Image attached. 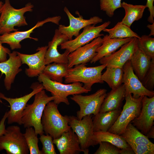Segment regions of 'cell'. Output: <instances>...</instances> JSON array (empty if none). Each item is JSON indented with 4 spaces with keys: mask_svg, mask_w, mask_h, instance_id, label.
I'll list each match as a JSON object with an SVG mask.
<instances>
[{
    "mask_svg": "<svg viewBox=\"0 0 154 154\" xmlns=\"http://www.w3.org/2000/svg\"><path fill=\"white\" fill-rule=\"evenodd\" d=\"M8 60L0 62V71L4 74V85L7 90H10L16 75L22 70L20 67L22 64L17 52L13 51L9 54Z\"/></svg>",
    "mask_w": 154,
    "mask_h": 154,
    "instance_id": "cell-20",
    "label": "cell"
},
{
    "mask_svg": "<svg viewBox=\"0 0 154 154\" xmlns=\"http://www.w3.org/2000/svg\"><path fill=\"white\" fill-rule=\"evenodd\" d=\"M31 88L33 91L31 93L19 98H8L2 93H0V98L6 100L10 105V110L7 112V119L8 124L17 123L19 125H21L22 114L27 102L36 93L44 89L42 83H38L33 84Z\"/></svg>",
    "mask_w": 154,
    "mask_h": 154,
    "instance_id": "cell-10",
    "label": "cell"
},
{
    "mask_svg": "<svg viewBox=\"0 0 154 154\" xmlns=\"http://www.w3.org/2000/svg\"><path fill=\"white\" fill-rule=\"evenodd\" d=\"M53 142L60 154H78L83 152L78 137L71 129L59 137L53 139Z\"/></svg>",
    "mask_w": 154,
    "mask_h": 154,
    "instance_id": "cell-21",
    "label": "cell"
},
{
    "mask_svg": "<svg viewBox=\"0 0 154 154\" xmlns=\"http://www.w3.org/2000/svg\"><path fill=\"white\" fill-rule=\"evenodd\" d=\"M128 144L132 149L135 154H154V146L133 143Z\"/></svg>",
    "mask_w": 154,
    "mask_h": 154,
    "instance_id": "cell-37",
    "label": "cell"
},
{
    "mask_svg": "<svg viewBox=\"0 0 154 154\" xmlns=\"http://www.w3.org/2000/svg\"><path fill=\"white\" fill-rule=\"evenodd\" d=\"M99 144V147L94 154H119L120 149L109 142L102 141Z\"/></svg>",
    "mask_w": 154,
    "mask_h": 154,
    "instance_id": "cell-36",
    "label": "cell"
},
{
    "mask_svg": "<svg viewBox=\"0 0 154 154\" xmlns=\"http://www.w3.org/2000/svg\"><path fill=\"white\" fill-rule=\"evenodd\" d=\"M119 154H135L133 151L130 146L120 150Z\"/></svg>",
    "mask_w": 154,
    "mask_h": 154,
    "instance_id": "cell-42",
    "label": "cell"
},
{
    "mask_svg": "<svg viewBox=\"0 0 154 154\" xmlns=\"http://www.w3.org/2000/svg\"><path fill=\"white\" fill-rule=\"evenodd\" d=\"M41 122L44 132L53 139L59 137L64 132L71 129L66 116H62L54 102H49L45 106Z\"/></svg>",
    "mask_w": 154,
    "mask_h": 154,
    "instance_id": "cell-2",
    "label": "cell"
},
{
    "mask_svg": "<svg viewBox=\"0 0 154 154\" xmlns=\"http://www.w3.org/2000/svg\"><path fill=\"white\" fill-rule=\"evenodd\" d=\"M38 79L42 83L44 89L50 92L52 96L55 97L53 102L58 105L61 103L69 105L70 103L67 97L69 95L88 93L90 92L85 89L80 82L62 84L52 80L43 73L38 75Z\"/></svg>",
    "mask_w": 154,
    "mask_h": 154,
    "instance_id": "cell-3",
    "label": "cell"
},
{
    "mask_svg": "<svg viewBox=\"0 0 154 154\" xmlns=\"http://www.w3.org/2000/svg\"><path fill=\"white\" fill-rule=\"evenodd\" d=\"M69 40L66 35L61 33L58 29L55 30L52 40L48 43V48L45 55V64L47 65L52 62L68 64L69 51L66 50L60 54L58 50V47L62 43Z\"/></svg>",
    "mask_w": 154,
    "mask_h": 154,
    "instance_id": "cell-19",
    "label": "cell"
},
{
    "mask_svg": "<svg viewBox=\"0 0 154 154\" xmlns=\"http://www.w3.org/2000/svg\"><path fill=\"white\" fill-rule=\"evenodd\" d=\"M64 10L69 19V25L67 26L59 25L58 29L61 33L67 36L69 40H72L73 36H78L81 29L86 26L92 24L96 25L103 21L102 18L97 16H94L88 19H84L82 16L79 15L78 17H75L66 7H64Z\"/></svg>",
    "mask_w": 154,
    "mask_h": 154,
    "instance_id": "cell-14",
    "label": "cell"
},
{
    "mask_svg": "<svg viewBox=\"0 0 154 154\" xmlns=\"http://www.w3.org/2000/svg\"><path fill=\"white\" fill-rule=\"evenodd\" d=\"M68 68V64L62 63L61 66L49 77L52 80L62 83L66 75Z\"/></svg>",
    "mask_w": 154,
    "mask_h": 154,
    "instance_id": "cell-38",
    "label": "cell"
},
{
    "mask_svg": "<svg viewBox=\"0 0 154 154\" xmlns=\"http://www.w3.org/2000/svg\"><path fill=\"white\" fill-rule=\"evenodd\" d=\"M143 96L135 98L131 94H125V102L123 109L115 122L108 131L119 135L122 134L128 124L139 115Z\"/></svg>",
    "mask_w": 154,
    "mask_h": 154,
    "instance_id": "cell-6",
    "label": "cell"
},
{
    "mask_svg": "<svg viewBox=\"0 0 154 154\" xmlns=\"http://www.w3.org/2000/svg\"><path fill=\"white\" fill-rule=\"evenodd\" d=\"M66 116L69 125L78 137L83 152L84 154H88V148L91 146H94L96 145L93 140L94 131L93 115L86 116L80 120L74 116Z\"/></svg>",
    "mask_w": 154,
    "mask_h": 154,
    "instance_id": "cell-7",
    "label": "cell"
},
{
    "mask_svg": "<svg viewBox=\"0 0 154 154\" xmlns=\"http://www.w3.org/2000/svg\"><path fill=\"white\" fill-rule=\"evenodd\" d=\"M154 0H147L145 5L148 8V10L150 12V15L148 19V21L151 23H154V6L153 5Z\"/></svg>",
    "mask_w": 154,
    "mask_h": 154,
    "instance_id": "cell-39",
    "label": "cell"
},
{
    "mask_svg": "<svg viewBox=\"0 0 154 154\" xmlns=\"http://www.w3.org/2000/svg\"><path fill=\"white\" fill-rule=\"evenodd\" d=\"M147 90L153 91L154 88V60H151L150 66L144 78L141 81Z\"/></svg>",
    "mask_w": 154,
    "mask_h": 154,
    "instance_id": "cell-35",
    "label": "cell"
},
{
    "mask_svg": "<svg viewBox=\"0 0 154 154\" xmlns=\"http://www.w3.org/2000/svg\"><path fill=\"white\" fill-rule=\"evenodd\" d=\"M121 6L124 9L125 16L121 22L130 27L133 23L142 18L147 6L146 5H133L123 2Z\"/></svg>",
    "mask_w": 154,
    "mask_h": 154,
    "instance_id": "cell-26",
    "label": "cell"
},
{
    "mask_svg": "<svg viewBox=\"0 0 154 154\" xmlns=\"http://www.w3.org/2000/svg\"><path fill=\"white\" fill-rule=\"evenodd\" d=\"M145 135L148 138H154V126H153Z\"/></svg>",
    "mask_w": 154,
    "mask_h": 154,
    "instance_id": "cell-43",
    "label": "cell"
},
{
    "mask_svg": "<svg viewBox=\"0 0 154 154\" xmlns=\"http://www.w3.org/2000/svg\"><path fill=\"white\" fill-rule=\"evenodd\" d=\"M105 72L102 74V81L106 82L112 89L116 88L123 84V68L117 67H106Z\"/></svg>",
    "mask_w": 154,
    "mask_h": 154,
    "instance_id": "cell-29",
    "label": "cell"
},
{
    "mask_svg": "<svg viewBox=\"0 0 154 154\" xmlns=\"http://www.w3.org/2000/svg\"><path fill=\"white\" fill-rule=\"evenodd\" d=\"M120 135L128 144L133 143L154 146V144L145 135L142 133L130 122Z\"/></svg>",
    "mask_w": 154,
    "mask_h": 154,
    "instance_id": "cell-28",
    "label": "cell"
},
{
    "mask_svg": "<svg viewBox=\"0 0 154 154\" xmlns=\"http://www.w3.org/2000/svg\"><path fill=\"white\" fill-rule=\"evenodd\" d=\"M125 96V88L123 84L116 88L112 89L110 92L106 94L99 112L121 108Z\"/></svg>",
    "mask_w": 154,
    "mask_h": 154,
    "instance_id": "cell-23",
    "label": "cell"
},
{
    "mask_svg": "<svg viewBox=\"0 0 154 154\" xmlns=\"http://www.w3.org/2000/svg\"><path fill=\"white\" fill-rule=\"evenodd\" d=\"M121 108L103 112H99L92 116L94 132L107 131L117 120Z\"/></svg>",
    "mask_w": 154,
    "mask_h": 154,
    "instance_id": "cell-24",
    "label": "cell"
},
{
    "mask_svg": "<svg viewBox=\"0 0 154 154\" xmlns=\"http://www.w3.org/2000/svg\"><path fill=\"white\" fill-rule=\"evenodd\" d=\"M107 91L106 89L101 88L90 95H72L70 99L77 104L80 108V110L76 112L77 117L78 119L81 120L86 115H95L98 113L106 96Z\"/></svg>",
    "mask_w": 154,
    "mask_h": 154,
    "instance_id": "cell-9",
    "label": "cell"
},
{
    "mask_svg": "<svg viewBox=\"0 0 154 154\" xmlns=\"http://www.w3.org/2000/svg\"><path fill=\"white\" fill-rule=\"evenodd\" d=\"M132 38H111L108 35H104L102 44L96 49L97 54L90 63H95L102 58L111 55Z\"/></svg>",
    "mask_w": 154,
    "mask_h": 154,
    "instance_id": "cell-22",
    "label": "cell"
},
{
    "mask_svg": "<svg viewBox=\"0 0 154 154\" xmlns=\"http://www.w3.org/2000/svg\"><path fill=\"white\" fill-rule=\"evenodd\" d=\"M42 145L41 152L42 154H56L53 138L48 135L43 134L40 135L39 138Z\"/></svg>",
    "mask_w": 154,
    "mask_h": 154,
    "instance_id": "cell-34",
    "label": "cell"
},
{
    "mask_svg": "<svg viewBox=\"0 0 154 154\" xmlns=\"http://www.w3.org/2000/svg\"><path fill=\"white\" fill-rule=\"evenodd\" d=\"M137 46L151 60H154V38L147 35H143L137 38Z\"/></svg>",
    "mask_w": 154,
    "mask_h": 154,
    "instance_id": "cell-32",
    "label": "cell"
},
{
    "mask_svg": "<svg viewBox=\"0 0 154 154\" xmlns=\"http://www.w3.org/2000/svg\"><path fill=\"white\" fill-rule=\"evenodd\" d=\"M147 27L150 30V33L149 36H151L154 35V23H152V24H148L147 26Z\"/></svg>",
    "mask_w": 154,
    "mask_h": 154,
    "instance_id": "cell-44",
    "label": "cell"
},
{
    "mask_svg": "<svg viewBox=\"0 0 154 154\" xmlns=\"http://www.w3.org/2000/svg\"><path fill=\"white\" fill-rule=\"evenodd\" d=\"M11 52L10 50L2 45L0 39V62H3L7 60V55Z\"/></svg>",
    "mask_w": 154,
    "mask_h": 154,
    "instance_id": "cell-40",
    "label": "cell"
},
{
    "mask_svg": "<svg viewBox=\"0 0 154 154\" xmlns=\"http://www.w3.org/2000/svg\"><path fill=\"white\" fill-rule=\"evenodd\" d=\"M3 3L2 1H0V15L1 13Z\"/></svg>",
    "mask_w": 154,
    "mask_h": 154,
    "instance_id": "cell-45",
    "label": "cell"
},
{
    "mask_svg": "<svg viewBox=\"0 0 154 154\" xmlns=\"http://www.w3.org/2000/svg\"><path fill=\"white\" fill-rule=\"evenodd\" d=\"M7 112H6L0 121V136L5 134L6 132V128H5V122L6 120L7 119Z\"/></svg>",
    "mask_w": 154,
    "mask_h": 154,
    "instance_id": "cell-41",
    "label": "cell"
},
{
    "mask_svg": "<svg viewBox=\"0 0 154 154\" xmlns=\"http://www.w3.org/2000/svg\"><path fill=\"white\" fill-rule=\"evenodd\" d=\"M123 69V84L125 87V94H133L132 96L135 98L145 96L149 97L154 96V91H150L145 88L135 74L129 60L125 63Z\"/></svg>",
    "mask_w": 154,
    "mask_h": 154,
    "instance_id": "cell-12",
    "label": "cell"
},
{
    "mask_svg": "<svg viewBox=\"0 0 154 154\" xmlns=\"http://www.w3.org/2000/svg\"><path fill=\"white\" fill-rule=\"evenodd\" d=\"M61 17L57 16L48 17L43 21H38L36 25L30 29L25 31H18L0 36V39L2 44L6 43L9 45L12 50L21 48V46L20 43L22 40L27 38L32 39L37 41L38 39L30 37L31 34L33 32V30L37 28L42 26L48 22H52L57 25L61 19Z\"/></svg>",
    "mask_w": 154,
    "mask_h": 154,
    "instance_id": "cell-16",
    "label": "cell"
},
{
    "mask_svg": "<svg viewBox=\"0 0 154 154\" xmlns=\"http://www.w3.org/2000/svg\"><path fill=\"white\" fill-rule=\"evenodd\" d=\"M102 41V38L98 37L70 53L68 56V68L90 62L96 55V50L101 45Z\"/></svg>",
    "mask_w": 154,
    "mask_h": 154,
    "instance_id": "cell-17",
    "label": "cell"
},
{
    "mask_svg": "<svg viewBox=\"0 0 154 154\" xmlns=\"http://www.w3.org/2000/svg\"><path fill=\"white\" fill-rule=\"evenodd\" d=\"M33 7V5L29 3L23 8L16 9L11 6L9 0H5L0 15V35L17 31L15 27L27 25L24 14L32 11Z\"/></svg>",
    "mask_w": 154,
    "mask_h": 154,
    "instance_id": "cell-4",
    "label": "cell"
},
{
    "mask_svg": "<svg viewBox=\"0 0 154 154\" xmlns=\"http://www.w3.org/2000/svg\"><path fill=\"white\" fill-rule=\"evenodd\" d=\"M86 64H81L68 68L64 78V82L69 84L76 82L84 84V88L90 91L95 83H104L101 78L102 72L106 68L104 65L87 67Z\"/></svg>",
    "mask_w": 154,
    "mask_h": 154,
    "instance_id": "cell-5",
    "label": "cell"
},
{
    "mask_svg": "<svg viewBox=\"0 0 154 154\" xmlns=\"http://www.w3.org/2000/svg\"><path fill=\"white\" fill-rule=\"evenodd\" d=\"M48 46L38 47L36 53L31 54H24L17 52L22 64H26L28 68L26 69L25 72L29 77H33L43 72L46 65L45 55Z\"/></svg>",
    "mask_w": 154,
    "mask_h": 154,
    "instance_id": "cell-18",
    "label": "cell"
},
{
    "mask_svg": "<svg viewBox=\"0 0 154 154\" xmlns=\"http://www.w3.org/2000/svg\"><path fill=\"white\" fill-rule=\"evenodd\" d=\"M121 1V0H100V9L105 12L109 17H111L116 9L122 7Z\"/></svg>",
    "mask_w": 154,
    "mask_h": 154,
    "instance_id": "cell-33",
    "label": "cell"
},
{
    "mask_svg": "<svg viewBox=\"0 0 154 154\" xmlns=\"http://www.w3.org/2000/svg\"><path fill=\"white\" fill-rule=\"evenodd\" d=\"M111 23V21H108L98 26L93 24L86 26L83 28L82 32L75 38L62 43L60 45L61 49L67 50L70 53L90 43L95 38L104 36V34H101V32L108 27Z\"/></svg>",
    "mask_w": 154,
    "mask_h": 154,
    "instance_id": "cell-11",
    "label": "cell"
},
{
    "mask_svg": "<svg viewBox=\"0 0 154 154\" xmlns=\"http://www.w3.org/2000/svg\"><path fill=\"white\" fill-rule=\"evenodd\" d=\"M5 150L8 154H28L29 153L25 137L18 126L6 128L5 134L0 136V151Z\"/></svg>",
    "mask_w": 154,
    "mask_h": 154,
    "instance_id": "cell-8",
    "label": "cell"
},
{
    "mask_svg": "<svg viewBox=\"0 0 154 154\" xmlns=\"http://www.w3.org/2000/svg\"><path fill=\"white\" fill-rule=\"evenodd\" d=\"M93 140L95 145L101 142H109L120 149L129 147L130 146L124 139L119 135L107 131H95L94 133Z\"/></svg>",
    "mask_w": 154,
    "mask_h": 154,
    "instance_id": "cell-27",
    "label": "cell"
},
{
    "mask_svg": "<svg viewBox=\"0 0 154 154\" xmlns=\"http://www.w3.org/2000/svg\"><path fill=\"white\" fill-rule=\"evenodd\" d=\"M129 61L134 73L141 81L149 68L151 58L137 46Z\"/></svg>",
    "mask_w": 154,
    "mask_h": 154,
    "instance_id": "cell-25",
    "label": "cell"
},
{
    "mask_svg": "<svg viewBox=\"0 0 154 154\" xmlns=\"http://www.w3.org/2000/svg\"><path fill=\"white\" fill-rule=\"evenodd\" d=\"M139 115L131 123L143 134L145 135L154 124V96H143Z\"/></svg>",
    "mask_w": 154,
    "mask_h": 154,
    "instance_id": "cell-15",
    "label": "cell"
},
{
    "mask_svg": "<svg viewBox=\"0 0 154 154\" xmlns=\"http://www.w3.org/2000/svg\"><path fill=\"white\" fill-rule=\"evenodd\" d=\"M34 96L33 103L27 104L23 111L21 122L25 128L33 127L36 134L40 135L44 133L41 122L44 109L46 104L54 100L55 98L53 96H48L44 89L36 93Z\"/></svg>",
    "mask_w": 154,
    "mask_h": 154,
    "instance_id": "cell-1",
    "label": "cell"
},
{
    "mask_svg": "<svg viewBox=\"0 0 154 154\" xmlns=\"http://www.w3.org/2000/svg\"><path fill=\"white\" fill-rule=\"evenodd\" d=\"M137 38H133L129 42L122 45L118 51L104 57L99 60L101 64L106 67L115 66L123 68L129 60L137 47Z\"/></svg>",
    "mask_w": 154,
    "mask_h": 154,
    "instance_id": "cell-13",
    "label": "cell"
},
{
    "mask_svg": "<svg viewBox=\"0 0 154 154\" xmlns=\"http://www.w3.org/2000/svg\"><path fill=\"white\" fill-rule=\"evenodd\" d=\"M103 31L108 33L109 37L111 38L133 37L139 38L140 37L131 29L130 27L123 23L121 21L118 22L113 28H105Z\"/></svg>",
    "mask_w": 154,
    "mask_h": 154,
    "instance_id": "cell-30",
    "label": "cell"
},
{
    "mask_svg": "<svg viewBox=\"0 0 154 154\" xmlns=\"http://www.w3.org/2000/svg\"><path fill=\"white\" fill-rule=\"evenodd\" d=\"M30 154H42L38 146V138L33 127L26 128L23 133Z\"/></svg>",
    "mask_w": 154,
    "mask_h": 154,
    "instance_id": "cell-31",
    "label": "cell"
}]
</instances>
